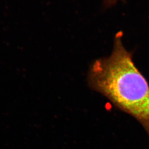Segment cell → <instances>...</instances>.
Returning a JSON list of instances; mask_svg holds the SVG:
<instances>
[{
  "label": "cell",
  "mask_w": 149,
  "mask_h": 149,
  "mask_svg": "<svg viewBox=\"0 0 149 149\" xmlns=\"http://www.w3.org/2000/svg\"><path fill=\"white\" fill-rule=\"evenodd\" d=\"M125 1V0H103V3L104 7H111L112 6L115 5L118 1Z\"/></svg>",
  "instance_id": "obj_2"
},
{
  "label": "cell",
  "mask_w": 149,
  "mask_h": 149,
  "mask_svg": "<svg viewBox=\"0 0 149 149\" xmlns=\"http://www.w3.org/2000/svg\"><path fill=\"white\" fill-rule=\"evenodd\" d=\"M123 33L114 39L112 53L91 65L88 84L93 90L134 118L149 138V85L134 63L133 54L125 48Z\"/></svg>",
  "instance_id": "obj_1"
}]
</instances>
